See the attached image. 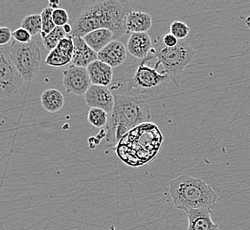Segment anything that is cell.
<instances>
[{"label":"cell","mask_w":250,"mask_h":230,"mask_svg":"<svg viewBox=\"0 0 250 230\" xmlns=\"http://www.w3.org/2000/svg\"><path fill=\"white\" fill-rule=\"evenodd\" d=\"M131 10L128 1L122 0H76L70 3L69 24L71 37L83 38L92 31L106 29L116 38L127 34L126 16Z\"/></svg>","instance_id":"1"},{"label":"cell","mask_w":250,"mask_h":230,"mask_svg":"<svg viewBox=\"0 0 250 230\" xmlns=\"http://www.w3.org/2000/svg\"><path fill=\"white\" fill-rule=\"evenodd\" d=\"M164 143L158 126L146 122L130 130L116 144L117 157L127 166L140 168L157 158Z\"/></svg>","instance_id":"2"},{"label":"cell","mask_w":250,"mask_h":230,"mask_svg":"<svg viewBox=\"0 0 250 230\" xmlns=\"http://www.w3.org/2000/svg\"><path fill=\"white\" fill-rule=\"evenodd\" d=\"M115 98L114 110L105 127L108 143H118L130 130L151 120L149 106L142 97L121 94Z\"/></svg>","instance_id":"3"},{"label":"cell","mask_w":250,"mask_h":230,"mask_svg":"<svg viewBox=\"0 0 250 230\" xmlns=\"http://www.w3.org/2000/svg\"><path fill=\"white\" fill-rule=\"evenodd\" d=\"M169 194L175 207L185 212L196 209L212 211L217 204V193L200 178L183 174L169 183Z\"/></svg>","instance_id":"4"},{"label":"cell","mask_w":250,"mask_h":230,"mask_svg":"<svg viewBox=\"0 0 250 230\" xmlns=\"http://www.w3.org/2000/svg\"><path fill=\"white\" fill-rule=\"evenodd\" d=\"M154 57L138 59L129 67V74L126 78L125 89L128 91L125 95L139 96L142 95L155 96L165 90L169 73L160 72V64L156 62L154 67L150 66V60Z\"/></svg>","instance_id":"5"},{"label":"cell","mask_w":250,"mask_h":230,"mask_svg":"<svg viewBox=\"0 0 250 230\" xmlns=\"http://www.w3.org/2000/svg\"><path fill=\"white\" fill-rule=\"evenodd\" d=\"M152 53L157 63L168 73H180L194 59L196 52L186 42H179L177 46L166 47L162 38H157Z\"/></svg>","instance_id":"6"},{"label":"cell","mask_w":250,"mask_h":230,"mask_svg":"<svg viewBox=\"0 0 250 230\" xmlns=\"http://www.w3.org/2000/svg\"><path fill=\"white\" fill-rule=\"evenodd\" d=\"M12 60L25 82L32 81L38 75L42 53L38 44L34 42L21 43L13 40L8 44Z\"/></svg>","instance_id":"7"},{"label":"cell","mask_w":250,"mask_h":230,"mask_svg":"<svg viewBox=\"0 0 250 230\" xmlns=\"http://www.w3.org/2000/svg\"><path fill=\"white\" fill-rule=\"evenodd\" d=\"M24 82L10 55L8 45L0 47V95L1 98L18 94Z\"/></svg>","instance_id":"8"},{"label":"cell","mask_w":250,"mask_h":230,"mask_svg":"<svg viewBox=\"0 0 250 230\" xmlns=\"http://www.w3.org/2000/svg\"><path fill=\"white\" fill-rule=\"evenodd\" d=\"M92 82L87 68L70 65L63 72V87L67 95L84 96Z\"/></svg>","instance_id":"9"},{"label":"cell","mask_w":250,"mask_h":230,"mask_svg":"<svg viewBox=\"0 0 250 230\" xmlns=\"http://www.w3.org/2000/svg\"><path fill=\"white\" fill-rule=\"evenodd\" d=\"M84 101L91 109H101L110 115L115 107L116 98L108 87L92 84L84 95Z\"/></svg>","instance_id":"10"},{"label":"cell","mask_w":250,"mask_h":230,"mask_svg":"<svg viewBox=\"0 0 250 230\" xmlns=\"http://www.w3.org/2000/svg\"><path fill=\"white\" fill-rule=\"evenodd\" d=\"M74 42L71 36L62 39L57 47L50 52L45 58V64L50 67H63L72 63Z\"/></svg>","instance_id":"11"},{"label":"cell","mask_w":250,"mask_h":230,"mask_svg":"<svg viewBox=\"0 0 250 230\" xmlns=\"http://www.w3.org/2000/svg\"><path fill=\"white\" fill-rule=\"evenodd\" d=\"M127 53L128 51L124 43L114 40L98 53V59L113 68L121 67L127 60Z\"/></svg>","instance_id":"12"},{"label":"cell","mask_w":250,"mask_h":230,"mask_svg":"<svg viewBox=\"0 0 250 230\" xmlns=\"http://www.w3.org/2000/svg\"><path fill=\"white\" fill-rule=\"evenodd\" d=\"M153 47V42L147 33L130 34L126 45L128 53L137 59H144L148 57Z\"/></svg>","instance_id":"13"},{"label":"cell","mask_w":250,"mask_h":230,"mask_svg":"<svg viewBox=\"0 0 250 230\" xmlns=\"http://www.w3.org/2000/svg\"><path fill=\"white\" fill-rule=\"evenodd\" d=\"M74 42L72 65L87 68L92 62L98 59V53H95L80 37H72Z\"/></svg>","instance_id":"14"},{"label":"cell","mask_w":250,"mask_h":230,"mask_svg":"<svg viewBox=\"0 0 250 230\" xmlns=\"http://www.w3.org/2000/svg\"><path fill=\"white\" fill-rule=\"evenodd\" d=\"M188 227L187 230H219L211 218V211L208 209H196L187 212Z\"/></svg>","instance_id":"15"},{"label":"cell","mask_w":250,"mask_h":230,"mask_svg":"<svg viewBox=\"0 0 250 230\" xmlns=\"http://www.w3.org/2000/svg\"><path fill=\"white\" fill-rule=\"evenodd\" d=\"M152 24V16L142 11H130L125 19L127 34L147 33Z\"/></svg>","instance_id":"16"},{"label":"cell","mask_w":250,"mask_h":230,"mask_svg":"<svg viewBox=\"0 0 250 230\" xmlns=\"http://www.w3.org/2000/svg\"><path fill=\"white\" fill-rule=\"evenodd\" d=\"M87 71L93 85L108 87L114 79L113 67L97 59L87 67Z\"/></svg>","instance_id":"17"},{"label":"cell","mask_w":250,"mask_h":230,"mask_svg":"<svg viewBox=\"0 0 250 230\" xmlns=\"http://www.w3.org/2000/svg\"><path fill=\"white\" fill-rule=\"evenodd\" d=\"M83 38L95 53H99L114 41L116 37L109 29H100L87 34Z\"/></svg>","instance_id":"18"},{"label":"cell","mask_w":250,"mask_h":230,"mask_svg":"<svg viewBox=\"0 0 250 230\" xmlns=\"http://www.w3.org/2000/svg\"><path fill=\"white\" fill-rule=\"evenodd\" d=\"M40 100L43 109L51 114L57 113L61 110L65 103L62 93L55 89H48L43 91Z\"/></svg>","instance_id":"19"},{"label":"cell","mask_w":250,"mask_h":230,"mask_svg":"<svg viewBox=\"0 0 250 230\" xmlns=\"http://www.w3.org/2000/svg\"><path fill=\"white\" fill-rule=\"evenodd\" d=\"M21 28L29 31L32 37L41 35L42 32V19L38 14L27 15L21 22Z\"/></svg>","instance_id":"20"},{"label":"cell","mask_w":250,"mask_h":230,"mask_svg":"<svg viewBox=\"0 0 250 230\" xmlns=\"http://www.w3.org/2000/svg\"><path fill=\"white\" fill-rule=\"evenodd\" d=\"M66 37H67V35L64 32L63 28L56 27L51 33H49L45 38H42L43 46L50 53L56 48L62 39L65 38Z\"/></svg>","instance_id":"21"},{"label":"cell","mask_w":250,"mask_h":230,"mask_svg":"<svg viewBox=\"0 0 250 230\" xmlns=\"http://www.w3.org/2000/svg\"><path fill=\"white\" fill-rule=\"evenodd\" d=\"M87 120L89 123L97 129L105 128L109 120V115L105 111L97 108H92L88 112Z\"/></svg>","instance_id":"22"},{"label":"cell","mask_w":250,"mask_h":230,"mask_svg":"<svg viewBox=\"0 0 250 230\" xmlns=\"http://www.w3.org/2000/svg\"><path fill=\"white\" fill-rule=\"evenodd\" d=\"M53 9L50 6H46L40 14L42 19V32L41 38H45L49 33H51L53 29L56 28V25L54 24L53 19Z\"/></svg>","instance_id":"23"},{"label":"cell","mask_w":250,"mask_h":230,"mask_svg":"<svg viewBox=\"0 0 250 230\" xmlns=\"http://www.w3.org/2000/svg\"><path fill=\"white\" fill-rule=\"evenodd\" d=\"M169 33L172 34L178 40H184L190 33V28L183 21L175 20L169 27Z\"/></svg>","instance_id":"24"},{"label":"cell","mask_w":250,"mask_h":230,"mask_svg":"<svg viewBox=\"0 0 250 230\" xmlns=\"http://www.w3.org/2000/svg\"><path fill=\"white\" fill-rule=\"evenodd\" d=\"M53 19L56 27L63 28L65 25L69 23V19H70L69 13L67 12V10L63 9V8L53 9Z\"/></svg>","instance_id":"25"},{"label":"cell","mask_w":250,"mask_h":230,"mask_svg":"<svg viewBox=\"0 0 250 230\" xmlns=\"http://www.w3.org/2000/svg\"><path fill=\"white\" fill-rule=\"evenodd\" d=\"M12 36H13L14 40L21 43H30V42H32L31 39L33 38V37L29 34V31H27L26 29H22V28L15 29V31H13Z\"/></svg>","instance_id":"26"},{"label":"cell","mask_w":250,"mask_h":230,"mask_svg":"<svg viewBox=\"0 0 250 230\" xmlns=\"http://www.w3.org/2000/svg\"><path fill=\"white\" fill-rule=\"evenodd\" d=\"M11 30L8 27H2L0 29V45L5 46L11 43V39L13 38Z\"/></svg>","instance_id":"27"},{"label":"cell","mask_w":250,"mask_h":230,"mask_svg":"<svg viewBox=\"0 0 250 230\" xmlns=\"http://www.w3.org/2000/svg\"><path fill=\"white\" fill-rule=\"evenodd\" d=\"M162 40H163L164 45L166 47H169V48L175 47L179 43V40L176 37H174L171 33L165 34L162 38Z\"/></svg>","instance_id":"28"},{"label":"cell","mask_w":250,"mask_h":230,"mask_svg":"<svg viewBox=\"0 0 250 230\" xmlns=\"http://www.w3.org/2000/svg\"><path fill=\"white\" fill-rule=\"evenodd\" d=\"M63 29H64V32L66 33L67 36H71V34H72V27H71V25L69 24V23L65 25L63 27Z\"/></svg>","instance_id":"29"}]
</instances>
